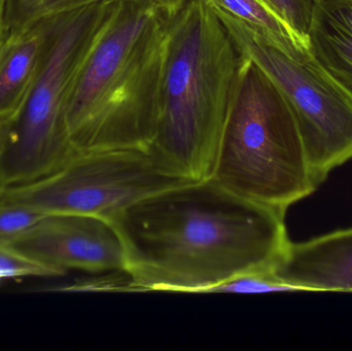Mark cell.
Returning <instances> with one entry per match:
<instances>
[{
    "mask_svg": "<svg viewBox=\"0 0 352 351\" xmlns=\"http://www.w3.org/2000/svg\"><path fill=\"white\" fill-rule=\"evenodd\" d=\"M242 53L274 82L289 103L318 187L352 161V90L316 58L304 63L261 38L233 16L214 10Z\"/></svg>",
    "mask_w": 352,
    "mask_h": 351,
    "instance_id": "cell-6",
    "label": "cell"
},
{
    "mask_svg": "<svg viewBox=\"0 0 352 351\" xmlns=\"http://www.w3.org/2000/svg\"><path fill=\"white\" fill-rule=\"evenodd\" d=\"M245 56L204 0L169 16L156 135L148 152L190 181L209 179Z\"/></svg>",
    "mask_w": 352,
    "mask_h": 351,
    "instance_id": "cell-3",
    "label": "cell"
},
{
    "mask_svg": "<svg viewBox=\"0 0 352 351\" xmlns=\"http://www.w3.org/2000/svg\"><path fill=\"white\" fill-rule=\"evenodd\" d=\"M4 41L6 39H0V49H1L2 45H3Z\"/></svg>",
    "mask_w": 352,
    "mask_h": 351,
    "instance_id": "cell-22",
    "label": "cell"
},
{
    "mask_svg": "<svg viewBox=\"0 0 352 351\" xmlns=\"http://www.w3.org/2000/svg\"><path fill=\"white\" fill-rule=\"evenodd\" d=\"M12 117V115H0V152H1L4 141H6V133H8Z\"/></svg>",
    "mask_w": 352,
    "mask_h": 351,
    "instance_id": "cell-19",
    "label": "cell"
},
{
    "mask_svg": "<svg viewBox=\"0 0 352 351\" xmlns=\"http://www.w3.org/2000/svg\"><path fill=\"white\" fill-rule=\"evenodd\" d=\"M24 0H8L6 1V16H4V24H6V21L10 20L12 18V14L16 12V10H18L19 6L23 3Z\"/></svg>",
    "mask_w": 352,
    "mask_h": 351,
    "instance_id": "cell-20",
    "label": "cell"
},
{
    "mask_svg": "<svg viewBox=\"0 0 352 351\" xmlns=\"http://www.w3.org/2000/svg\"><path fill=\"white\" fill-rule=\"evenodd\" d=\"M49 214L0 202V245H8L30 230Z\"/></svg>",
    "mask_w": 352,
    "mask_h": 351,
    "instance_id": "cell-16",
    "label": "cell"
},
{
    "mask_svg": "<svg viewBox=\"0 0 352 351\" xmlns=\"http://www.w3.org/2000/svg\"><path fill=\"white\" fill-rule=\"evenodd\" d=\"M211 8L233 16L269 45L294 61L312 57L309 41L294 30L265 0H204Z\"/></svg>",
    "mask_w": 352,
    "mask_h": 351,
    "instance_id": "cell-12",
    "label": "cell"
},
{
    "mask_svg": "<svg viewBox=\"0 0 352 351\" xmlns=\"http://www.w3.org/2000/svg\"><path fill=\"white\" fill-rule=\"evenodd\" d=\"M296 292L292 286L277 280L272 270L245 272L213 288V293L232 294H265V293Z\"/></svg>",
    "mask_w": 352,
    "mask_h": 351,
    "instance_id": "cell-15",
    "label": "cell"
},
{
    "mask_svg": "<svg viewBox=\"0 0 352 351\" xmlns=\"http://www.w3.org/2000/svg\"><path fill=\"white\" fill-rule=\"evenodd\" d=\"M6 1L0 0V39H6L4 34V16H6Z\"/></svg>",
    "mask_w": 352,
    "mask_h": 351,
    "instance_id": "cell-21",
    "label": "cell"
},
{
    "mask_svg": "<svg viewBox=\"0 0 352 351\" xmlns=\"http://www.w3.org/2000/svg\"><path fill=\"white\" fill-rule=\"evenodd\" d=\"M294 30L307 37L314 0H265Z\"/></svg>",
    "mask_w": 352,
    "mask_h": 351,
    "instance_id": "cell-17",
    "label": "cell"
},
{
    "mask_svg": "<svg viewBox=\"0 0 352 351\" xmlns=\"http://www.w3.org/2000/svg\"><path fill=\"white\" fill-rule=\"evenodd\" d=\"M45 265L67 273H127V255L113 223L82 214H49L8 243Z\"/></svg>",
    "mask_w": 352,
    "mask_h": 351,
    "instance_id": "cell-8",
    "label": "cell"
},
{
    "mask_svg": "<svg viewBox=\"0 0 352 351\" xmlns=\"http://www.w3.org/2000/svg\"><path fill=\"white\" fill-rule=\"evenodd\" d=\"M307 37L314 57L352 90V0H314Z\"/></svg>",
    "mask_w": 352,
    "mask_h": 351,
    "instance_id": "cell-11",
    "label": "cell"
},
{
    "mask_svg": "<svg viewBox=\"0 0 352 351\" xmlns=\"http://www.w3.org/2000/svg\"><path fill=\"white\" fill-rule=\"evenodd\" d=\"M168 16H173L188 0H151Z\"/></svg>",
    "mask_w": 352,
    "mask_h": 351,
    "instance_id": "cell-18",
    "label": "cell"
},
{
    "mask_svg": "<svg viewBox=\"0 0 352 351\" xmlns=\"http://www.w3.org/2000/svg\"><path fill=\"white\" fill-rule=\"evenodd\" d=\"M210 179L246 201L285 212L318 188L289 103L248 57Z\"/></svg>",
    "mask_w": 352,
    "mask_h": 351,
    "instance_id": "cell-4",
    "label": "cell"
},
{
    "mask_svg": "<svg viewBox=\"0 0 352 351\" xmlns=\"http://www.w3.org/2000/svg\"><path fill=\"white\" fill-rule=\"evenodd\" d=\"M113 4L50 16L38 71L10 119L0 152V188L47 177L80 154L68 134L66 104L74 78Z\"/></svg>",
    "mask_w": 352,
    "mask_h": 351,
    "instance_id": "cell-5",
    "label": "cell"
},
{
    "mask_svg": "<svg viewBox=\"0 0 352 351\" xmlns=\"http://www.w3.org/2000/svg\"><path fill=\"white\" fill-rule=\"evenodd\" d=\"M190 183L171 174L142 148L80 152L36 181L0 188V202L45 214H82L111 220L159 192Z\"/></svg>",
    "mask_w": 352,
    "mask_h": 351,
    "instance_id": "cell-7",
    "label": "cell"
},
{
    "mask_svg": "<svg viewBox=\"0 0 352 351\" xmlns=\"http://www.w3.org/2000/svg\"><path fill=\"white\" fill-rule=\"evenodd\" d=\"M285 214L209 179L144 198L111 223L134 292L208 294L245 272L273 270L289 241Z\"/></svg>",
    "mask_w": 352,
    "mask_h": 351,
    "instance_id": "cell-1",
    "label": "cell"
},
{
    "mask_svg": "<svg viewBox=\"0 0 352 351\" xmlns=\"http://www.w3.org/2000/svg\"><path fill=\"white\" fill-rule=\"evenodd\" d=\"M119 0H24L12 18L4 25L6 36L19 32L31 23L62 12L78 10L92 4H113Z\"/></svg>",
    "mask_w": 352,
    "mask_h": 351,
    "instance_id": "cell-13",
    "label": "cell"
},
{
    "mask_svg": "<svg viewBox=\"0 0 352 351\" xmlns=\"http://www.w3.org/2000/svg\"><path fill=\"white\" fill-rule=\"evenodd\" d=\"M169 16L151 0L113 4L66 104L78 152L148 150L156 135Z\"/></svg>",
    "mask_w": 352,
    "mask_h": 351,
    "instance_id": "cell-2",
    "label": "cell"
},
{
    "mask_svg": "<svg viewBox=\"0 0 352 351\" xmlns=\"http://www.w3.org/2000/svg\"><path fill=\"white\" fill-rule=\"evenodd\" d=\"M272 271L296 292L352 293V227L289 240Z\"/></svg>",
    "mask_w": 352,
    "mask_h": 351,
    "instance_id": "cell-9",
    "label": "cell"
},
{
    "mask_svg": "<svg viewBox=\"0 0 352 351\" xmlns=\"http://www.w3.org/2000/svg\"><path fill=\"white\" fill-rule=\"evenodd\" d=\"M65 274L16 251L0 245V280L23 278H59Z\"/></svg>",
    "mask_w": 352,
    "mask_h": 351,
    "instance_id": "cell-14",
    "label": "cell"
},
{
    "mask_svg": "<svg viewBox=\"0 0 352 351\" xmlns=\"http://www.w3.org/2000/svg\"><path fill=\"white\" fill-rule=\"evenodd\" d=\"M50 16L8 35L0 49V115H14L26 97L45 49Z\"/></svg>",
    "mask_w": 352,
    "mask_h": 351,
    "instance_id": "cell-10",
    "label": "cell"
}]
</instances>
